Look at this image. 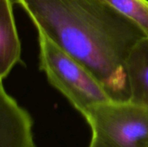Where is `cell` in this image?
I'll return each mask as SVG.
<instances>
[{
    "mask_svg": "<svg viewBox=\"0 0 148 147\" xmlns=\"http://www.w3.org/2000/svg\"><path fill=\"white\" fill-rule=\"evenodd\" d=\"M37 30L76 59L115 101H129L127 58L141 28L104 0H16Z\"/></svg>",
    "mask_w": 148,
    "mask_h": 147,
    "instance_id": "obj_1",
    "label": "cell"
},
{
    "mask_svg": "<svg viewBox=\"0 0 148 147\" xmlns=\"http://www.w3.org/2000/svg\"><path fill=\"white\" fill-rule=\"evenodd\" d=\"M38 42L40 69L83 117L94 106L114 100L91 72L40 31Z\"/></svg>",
    "mask_w": 148,
    "mask_h": 147,
    "instance_id": "obj_2",
    "label": "cell"
},
{
    "mask_svg": "<svg viewBox=\"0 0 148 147\" xmlns=\"http://www.w3.org/2000/svg\"><path fill=\"white\" fill-rule=\"evenodd\" d=\"M84 118L109 147H148L147 107L113 100L94 106Z\"/></svg>",
    "mask_w": 148,
    "mask_h": 147,
    "instance_id": "obj_3",
    "label": "cell"
},
{
    "mask_svg": "<svg viewBox=\"0 0 148 147\" xmlns=\"http://www.w3.org/2000/svg\"><path fill=\"white\" fill-rule=\"evenodd\" d=\"M33 120L0 85V147H36L32 133Z\"/></svg>",
    "mask_w": 148,
    "mask_h": 147,
    "instance_id": "obj_4",
    "label": "cell"
},
{
    "mask_svg": "<svg viewBox=\"0 0 148 147\" xmlns=\"http://www.w3.org/2000/svg\"><path fill=\"white\" fill-rule=\"evenodd\" d=\"M21 62V43L15 23L12 1L0 0V79Z\"/></svg>",
    "mask_w": 148,
    "mask_h": 147,
    "instance_id": "obj_5",
    "label": "cell"
},
{
    "mask_svg": "<svg viewBox=\"0 0 148 147\" xmlns=\"http://www.w3.org/2000/svg\"><path fill=\"white\" fill-rule=\"evenodd\" d=\"M126 69L129 101L148 108V36L141 38L133 47L126 61Z\"/></svg>",
    "mask_w": 148,
    "mask_h": 147,
    "instance_id": "obj_6",
    "label": "cell"
},
{
    "mask_svg": "<svg viewBox=\"0 0 148 147\" xmlns=\"http://www.w3.org/2000/svg\"><path fill=\"white\" fill-rule=\"evenodd\" d=\"M138 24L148 36V0H104Z\"/></svg>",
    "mask_w": 148,
    "mask_h": 147,
    "instance_id": "obj_7",
    "label": "cell"
},
{
    "mask_svg": "<svg viewBox=\"0 0 148 147\" xmlns=\"http://www.w3.org/2000/svg\"><path fill=\"white\" fill-rule=\"evenodd\" d=\"M88 147H109L104 141H102L97 135L92 133L91 141L89 143Z\"/></svg>",
    "mask_w": 148,
    "mask_h": 147,
    "instance_id": "obj_8",
    "label": "cell"
}]
</instances>
